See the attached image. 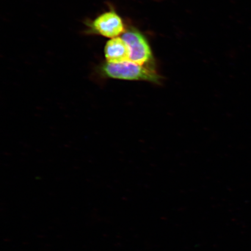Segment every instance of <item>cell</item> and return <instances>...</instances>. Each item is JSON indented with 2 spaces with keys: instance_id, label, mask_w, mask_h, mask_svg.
<instances>
[{
  "instance_id": "cell-2",
  "label": "cell",
  "mask_w": 251,
  "mask_h": 251,
  "mask_svg": "<svg viewBox=\"0 0 251 251\" xmlns=\"http://www.w3.org/2000/svg\"><path fill=\"white\" fill-rule=\"evenodd\" d=\"M122 38L129 49V61L142 66L152 61V52L148 42L139 31L128 30L125 31Z\"/></svg>"
},
{
  "instance_id": "cell-1",
  "label": "cell",
  "mask_w": 251,
  "mask_h": 251,
  "mask_svg": "<svg viewBox=\"0 0 251 251\" xmlns=\"http://www.w3.org/2000/svg\"><path fill=\"white\" fill-rule=\"evenodd\" d=\"M100 75L106 78L125 80L147 81L159 84L161 78L152 68L130 61L103 63L99 69Z\"/></svg>"
},
{
  "instance_id": "cell-3",
  "label": "cell",
  "mask_w": 251,
  "mask_h": 251,
  "mask_svg": "<svg viewBox=\"0 0 251 251\" xmlns=\"http://www.w3.org/2000/svg\"><path fill=\"white\" fill-rule=\"evenodd\" d=\"M89 27L92 32L112 39L117 37L125 31L121 18L112 10L99 16L89 24Z\"/></svg>"
},
{
  "instance_id": "cell-4",
  "label": "cell",
  "mask_w": 251,
  "mask_h": 251,
  "mask_svg": "<svg viewBox=\"0 0 251 251\" xmlns=\"http://www.w3.org/2000/svg\"><path fill=\"white\" fill-rule=\"evenodd\" d=\"M104 54L106 62L129 61L130 50L122 37H115L109 40L105 47Z\"/></svg>"
}]
</instances>
